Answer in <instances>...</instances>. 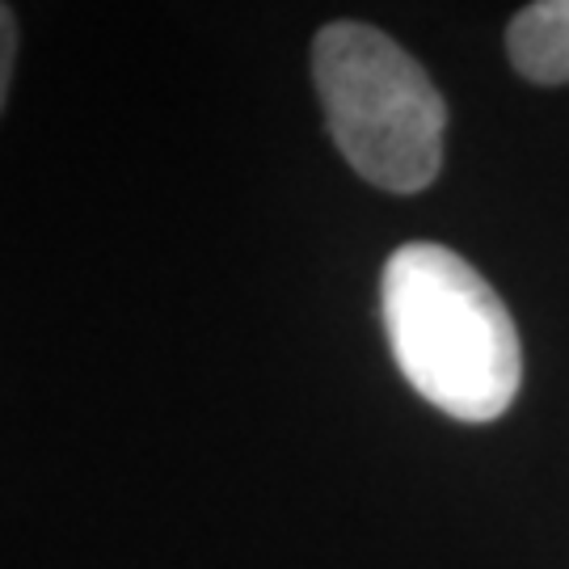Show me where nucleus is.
Segmentation results:
<instances>
[{
  "label": "nucleus",
  "mask_w": 569,
  "mask_h": 569,
  "mask_svg": "<svg viewBox=\"0 0 569 569\" xmlns=\"http://www.w3.org/2000/svg\"><path fill=\"white\" fill-rule=\"evenodd\" d=\"M385 329L413 392L460 422L502 418L523 380L507 305L443 244H401L385 266Z\"/></svg>",
  "instance_id": "nucleus-1"
},
{
  "label": "nucleus",
  "mask_w": 569,
  "mask_h": 569,
  "mask_svg": "<svg viewBox=\"0 0 569 569\" xmlns=\"http://www.w3.org/2000/svg\"><path fill=\"white\" fill-rule=\"evenodd\" d=\"M312 77L329 136L359 178L392 194L439 178L448 106L406 47L367 21H329L312 42Z\"/></svg>",
  "instance_id": "nucleus-2"
},
{
  "label": "nucleus",
  "mask_w": 569,
  "mask_h": 569,
  "mask_svg": "<svg viewBox=\"0 0 569 569\" xmlns=\"http://www.w3.org/2000/svg\"><path fill=\"white\" fill-rule=\"evenodd\" d=\"M507 51L519 77L536 84L569 81V0H531L507 26Z\"/></svg>",
  "instance_id": "nucleus-3"
},
{
  "label": "nucleus",
  "mask_w": 569,
  "mask_h": 569,
  "mask_svg": "<svg viewBox=\"0 0 569 569\" xmlns=\"http://www.w3.org/2000/svg\"><path fill=\"white\" fill-rule=\"evenodd\" d=\"M13 56H18V21L9 13V4L0 0V106L9 93V77H13Z\"/></svg>",
  "instance_id": "nucleus-4"
}]
</instances>
